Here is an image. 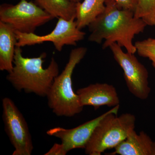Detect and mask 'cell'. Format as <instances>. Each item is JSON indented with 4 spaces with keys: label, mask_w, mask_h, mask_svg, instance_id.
<instances>
[{
    "label": "cell",
    "mask_w": 155,
    "mask_h": 155,
    "mask_svg": "<svg viewBox=\"0 0 155 155\" xmlns=\"http://www.w3.org/2000/svg\"><path fill=\"white\" fill-rule=\"evenodd\" d=\"M150 38L151 41H152L153 43L155 45V38Z\"/></svg>",
    "instance_id": "ffe728a7"
},
{
    "label": "cell",
    "mask_w": 155,
    "mask_h": 155,
    "mask_svg": "<svg viewBox=\"0 0 155 155\" xmlns=\"http://www.w3.org/2000/svg\"><path fill=\"white\" fill-rule=\"evenodd\" d=\"M54 18L34 2L27 0H20L15 5L3 4L0 6V21L22 33H34L36 28Z\"/></svg>",
    "instance_id": "5b68a950"
},
{
    "label": "cell",
    "mask_w": 155,
    "mask_h": 155,
    "mask_svg": "<svg viewBox=\"0 0 155 155\" xmlns=\"http://www.w3.org/2000/svg\"><path fill=\"white\" fill-rule=\"evenodd\" d=\"M76 93L81 105L92 106L95 110L104 106L114 107L120 104L116 88L107 83L91 84L78 90Z\"/></svg>",
    "instance_id": "30bf717a"
},
{
    "label": "cell",
    "mask_w": 155,
    "mask_h": 155,
    "mask_svg": "<svg viewBox=\"0 0 155 155\" xmlns=\"http://www.w3.org/2000/svg\"><path fill=\"white\" fill-rule=\"evenodd\" d=\"M67 152L64 148L62 143H55L48 151L45 154V155H65Z\"/></svg>",
    "instance_id": "ac0fdd59"
},
{
    "label": "cell",
    "mask_w": 155,
    "mask_h": 155,
    "mask_svg": "<svg viewBox=\"0 0 155 155\" xmlns=\"http://www.w3.org/2000/svg\"><path fill=\"white\" fill-rule=\"evenodd\" d=\"M87 51L84 47L71 50L69 61L64 70L54 79L47 97L48 105L57 116L72 117L83 110L84 107L72 87V75Z\"/></svg>",
    "instance_id": "3957f363"
},
{
    "label": "cell",
    "mask_w": 155,
    "mask_h": 155,
    "mask_svg": "<svg viewBox=\"0 0 155 155\" xmlns=\"http://www.w3.org/2000/svg\"><path fill=\"white\" fill-rule=\"evenodd\" d=\"M119 8L135 12L138 0H114Z\"/></svg>",
    "instance_id": "e0dca14e"
},
{
    "label": "cell",
    "mask_w": 155,
    "mask_h": 155,
    "mask_svg": "<svg viewBox=\"0 0 155 155\" xmlns=\"http://www.w3.org/2000/svg\"><path fill=\"white\" fill-rule=\"evenodd\" d=\"M119 107L105 116L96 127L84 149L86 154L101 155L115 148L134 129L135 116L129 113L117 116Z\"/></svg>",
    "instance_id": "277c9868"
},
{
    "label": "cell",
    "mask_w": 155,
    "mask_h": 155,
    "mask_svg": "<svg viewBox=\"0 0 155 155\" xmlns=\"http://www.w3.org/2000/svg\"><path fill=\"white\" fill-rule=\"evenodd\" d=\"M58 19L54 30L46 35L16 31L17 39L16 46L21 48L49 41L53 43L56 50L61 51L64 46H76L77 42L84 39L86 33L78 28L75 18L70 20L61 18Z\"/></svg>",
    "instance_id": "52a82bcc"
},
{
    "label": "cell",
    "mask_w": 155,
    "mask_h": 155,
    "mask_svg": "<svg viewBox=\"0 0 155 155\" xmlns=\"http://www.w3.org/2000/svg\"><path fill=\"white\" fill-rule=\"evenodd\" d=\"M17 41L16 31L9 24L0 21V70L11 72L14 67Z\"/></svg>",
    "instance_id": "7c38bea8"
},
{
    "label": "cell",
    "mask_w": 155,
    "mask_h": 155,
    "mask_svg": "<svg viewBox=\"0 0 155 155\" xmlns=\"http://www.w3.org/2000/svg\"><path fill=\"white\" fill-rule=\"evenodd\" d=\"M47 54L42 53L35 58H25L21 47L16 46L14 67L6 78L18 91L47 96L54 79L59 74V65L55 58L44 69L43 64Z\"/></svg>",
    "instance_id": "7a4b0ae2"
},
{
    "label": "cell",
    "mask_w": 155,
    "mask_h": 155,
    "mask_svg": "<svg viewBox=\"0 0 155 155\" xmlns=\"http://www.w3.org/2000/svg\"><path fill=\"white\" fill-rule=\"evenodd\" d=\"M2 105L5 131L14 148L12 155H31L33 142L25 118L10 98H4Z\"/></svg>",
    "instance_id": "8992f818"
},
{
    "label": "cell",
    "mask_w": 155,
    "mask_h": 155,
    "mask_svg": "<svg viewBox=\"0 0 155 155\" xmlns=\"http://www.w3.org/2000/svg\"><path fill=\"white\" fill-rule=\"evenodd\" d=\"M118 106L119 105L97 118L74 128L66 129L62 127H54L48 130L47 134L60 139L67 152L75 149H84L101 120L109 113L116 110Z\"/></svg>",
    "instance_id": "9c48e42d"
},
{
    "label": "cell",
    "mask_w": 155,
    "mask_h": 155,
    "mask_svg": "<svg viewBox=\"0 0 155 155\" xmlns=\"http://www.w3.org/2000/svg\"><path fill=\"white\" fill-rule=\"evenodd\" d=\"M54 18L70 20L76 17V3L69 0H33Z\"/></svg>",
    "instance_id": "5bb4252c"
},
{
    "label": "cell",
    "mask_w": 155,
    "mask_h": 155,
    "mask_svg": "<svg viewBox=\"0 0 155 155\" xmlns=\"http://www.w3.org/2000/svg\"><path fill=\"white\" fill-rule=\"evenodd\" d=\"M106 0H84L76 3L75 21L81 29L92 23L105 9Z\"/></svg>",
    "instance_id": "4fadbf2b"
},
{
    "label": "cell",
    "mask_w": 155,
    "mask_h": 155,
    "mask_svg": "<svg viewBox=\"0 0 155 155\" xmlns=\"http://www.w3.org/2000/svg\"><path fill=\"white\" fill-rule=\"evenodd\" d=\"M108 155H155V140L153 141L142 131L137 134L131 130L125 140L114 149Z\"/></svg>",
    "instance_id": "8fae6325"
},
{
    "label": "cell",
    "mask_w": 155,
    "mask_h": 155,
    "mask_svg": "<svg viewBox=\"0 0 155 155\" xmlns=\"http://www.w3.org/2000/svg\"><path fill=\"white\" fill-rule=\"evenodd\" d=\"M105 9L89 25V41L102 45L103 49L117 43L127 52H137L133 40L135 35L142 33L147 25L142 19L134 17L129 10L119 8L114 0H106Z\"/></svg>",
    "instance_id": "6da1fadb"
},
{
    "label": "cell",
    "mask_w": 155,
    "mask_h": 155,
    "mask_svg": "<svg viewBox=\"0 0 155 155\" xmlns=\"http://www.w3.org/2000/svg\"><path fill=\"white\" fill-rule=\"evenodd\" d=\"M114 59L123 70L124 78L129 91L136 97L147 99L151 89L149 85L148 72L134 54L124 52L117 43L110 46Z\"/></svg>",
    "instance_id": "ba28073f"
},
{
    "label": "cell",
    "mask_w": 155,
    "mask_h": 155,
    "mask_svg": "<svg viewBox=\"0 0 155 155\" xmlns=\"http://www.w3.org/2000/svg\"><path fill=\"white\" fill-rule=\"evenodd\" d=\"M69 1H71V2H73L77 3L78 2H81V0H69Z\"/></svg>",
    "instance_id": "d6986e66"
},
{
    "label": "cell",
    "mask_w": 155,
    "mask_h": 155,
    "mask_svg": "<svg viewBox=\"0 0 155 155\" xmlns=\"http://www.w3.org/2000/svg\"><path fill=\"white\" fill-rule=\"evenodd\" d=\"M134 46L139 55L148 58L151 61L153 67L155 68V45L150 38L135 42Z\"/></svg>",
    "instance_id": "2e32d148"
},
{
    "label": "cell",
    "mask_w": 155,
    "mask_h": 155,
    "mask_svg": "<svg viewBox=\"0 0 155 155\" xmlns=\"http://www.w3.org/2000/svg\"><path fill=\"white\" fill-rule=\"evenodd\" d=\"M134 17L142 19L147 25L155 26V0H138Z\"/></svg>",
    "instance_id": "9a60e30c"
}]
</instances>
